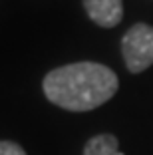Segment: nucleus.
<instances>
[{
  "label": "nucleus",
  "mask_w": 153,
  "mask_h": 155,
  "mask_svg": "<svg viewBox=\"0 0 153 155\" xmlns=\"http://www.w3.org/2000/svg\"><path fill=\"white\" fill-rule=\"evenodd\" d=\"M119 141L113 133H99L88 139L84 147V155H123L117 149Z\"/></svg>",
  "instance_id": "20e7f679"
},
{
  "label": "nucleus",
  "mask_w": 153,
  "mask_h": 155,
  "mask_svg": "<svg viewBox=\"0 0 153 155\" xmlns=\"http://www.w3.org/2000/svg\"><path fill=\"white\" fill-rule=\"evenodd\" d=\"M0 155H26L22 145L16 141H8V139H0Z\"/></svg>",
  "instance_id": "39448f33"
},
{
  "label": "nucleus",
  "mask_w": 153,
  "mask_h": 155,
  "mask_svg": "<svg viewBox=\"0 0 153 155\" xmlns=\"http://www.w3.org/2000/svg\"><path fill=\"white\" fill-rule=\"evenodd\" d=\"M119 80L98 62H76L50 70L42 80L48 101L68 111H91L115 96Z\"/></svg>",
  "instance_id": "f257e3e1"
},
{
  "label": "nucleus",
  "mask_w": 153,
  "mask_h": 155,
  "mask_svg": "<svg viewBox=\"0 0 153 155\" xmlns=\"http://www.w3.org/2000/svg\"><path fill=\"white\" fill-rule=\"evenodd\" d=\"M121 56L131 74H141L153 66V26L137 22L123 34Z\"/></svg>",
  "instance_id": "f03ea898"
},
{
  "label": "nucleus",
  "mask_w": 153,
  "mask_h": 155,
  "mask_svg": "<svg viewBox=\"0 0 153 155\" xmlns=\"http://www.w3.org/2000/svg\"><path fill=\"white\" fill-rule=\"evenodd\" d=\"M86 14L99 28H113L123 18L121 0H81Z\"/></svg>",
  "instance_id": "7ed1b4c3"
}]
</instances>
